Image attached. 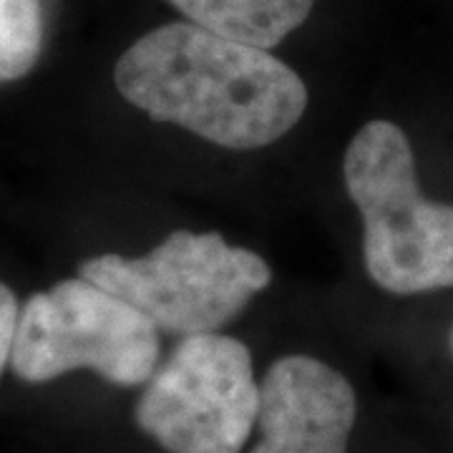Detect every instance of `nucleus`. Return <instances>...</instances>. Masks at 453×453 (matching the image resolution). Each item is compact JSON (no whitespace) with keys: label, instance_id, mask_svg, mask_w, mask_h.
<instances>
[{"label":"nucleus","instance_id":"1","mask_svg":"<svg viewBox=\"0 0 453 453\" xmlns=\"http://www.w3.org/2000/svg\"><path fill=\"white\" fill-rule=\"evenodd\" d=\"M113 81L149 119L234 151L273 144L308 109V88L290 65L189 20L142 35Z\"/></svg>","mask_w":453,"mask_h":453},{"label":"nucleus","instance_id":"2","mask_svg":"<svg viewBox=\"0 0 453 453\" xmlns=\"http://www.w3.org/2000/svg\"><path fill=\"white\" fill-rule=\"evenodd\" d=\"M342 177L363 217V262L393 295L453 288V207L421 195L401 127L371 121L345 151Z\"/></svg>","mask_w":453,"mask_h":453},{"label":"nucleus","instance_id":"3","mask_svg":"<svg viewBox=\"0 0 453 453\" xmlns=\"http://www.w3.org/2000/svg\"><path fill=\"white\" fill-rule=\"evenodd\" d=\"M81 277L146 312L179 335L214 333L262 292L273 270L252 250L222 234L177 229L144 257L98 255L81 262Z\"/></svg>","mask_w":453,"mask_h":453},{"label":"nucleus","instance_id":"4","mask_svg":"<svg viewBox=\"0 0 453 453\" xmlns=\"http://www.w3.org/2000/svg\"><path fill=\"white\" fill-rule=\"evenodd\" d=\"M159 360L157 323L91 280H64L38 292L18 318L13 371L43 383L91 368L116 386H142Z\"/></svg>","mask_w":453,"mask_h":453},{"label":"nucleus","instance_id":"5","mask_svg":"<svg viewBox=\"0 0 453 453\" xmlns=\"http://www.w3.org/2000/svg\"><path fill=\"white\" fill-rule=\"evenodd\" d=\"M257 413L247 345L217 333L184 335L136 403L139 428L169 453H240Z\"/></svg>","mask_w":453,"mask_h":453},{"label":"nucleus","instance_id":"6","mask_svg":"<svg viewBox=\"0 0 453 453\" xmlns=\"http://www.w3.org/2000/svg\"><path fill=\"white\" fill-rule=\"evenodd\" d=\"M356 393L323 360H275L259 383V441L250 453H348Z\"/></svg>","mask_w":453,"mask_h":453},{"label":"nucleus","instance_id":"7","mask_svg":"<svg viewBox=\"0 0 453 453\" xmlns=\"http://www.w3.org/2000/svg\"><path fill=\"white\" fill-rule=\"evenodd\" d=\"M189 23L257 49H275L308 20L315 0H169Z\"/></svg>","mask_w":453,"mask_h":453},{"label":"nucleus","instance_id":"8","mask_svg":"<svg viewBox=\"0 0 453 453\" xmlns=\"http://www.w3.org/2000/svg\"><path fill=\"white\" fill-rule=\"evenodd\" d=\"M43 43L41 0H0V81L31 71Z\"/></svg>","mask_w":453,"mask_h":453},{"label":"nucleus","instance_id":"9","mask_svg":"<svg viewBox=\"0 0 453 453\" xmlns=\"http://www.w3.org/2000/svg\"><path fill=\"white\" fill-rule=\"evenodd\" d=\"M18 318H20V312H18L16 295L0 282V372L5 368V363L13 357Z\"/></svg>","mask_w":453,"mask_h":453},{"label":"nucleus","instance_id":"10","mask_svg":"<svg viewBox=\"0 0 453 453\" xmlns=\"http://www.w3.org/2000/svg\"><path fill=\"white\" fill-rule=\"evenodd\" d=\"M449 348H451V353H453V327H451V335H449Z\"/></svg>","mask_w":453,"mask_h":453}]
</instances>
